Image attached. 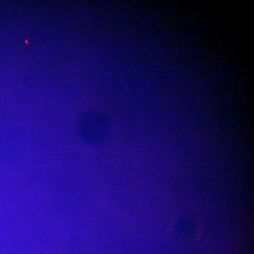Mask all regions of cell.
Returning <instances> with one entry per match:
<instances>
[]
</instances>
